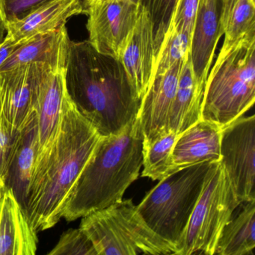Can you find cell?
Listing matches in <instances>:
<instances>
[{
	"mask_svg": "<svg viewBox=\"0 0 255 255\" xmlns=\"http://www.w3.org/2000/svg\"><path fill=\"white\" fill-rule=\"evenodd\" d=\"M65 77L71 101L103 136L136 120L141 101L122 62L99 53L89 41H70Z\"/></svg>",
	"mask_w": 255,
	"mask_h": 255,
	"instance_id": "1",
	"label": "cell"
},
{
	"mask_svg": "<svg viewBox=\"0 0 255 255\" xmlns=\"http://www.w3.org/2000/svg\"><path fill=\"white\" fill-rule=\"evenodd\" d=\"M103 137L68 94L51 153L29 189L27 216L35 232L53 228L62 219L67 200Z\"/></svg>",
	"mask_w": 255,
	"mask_h": 255,
	"instance_id": "2",
	"label": "cell"
},
{
	"mask_svg": "<svg viewBox=\"0 0 255 255\" xmlns=\"http://www.w3.org/2000/svg\"><path fill=\"white\" fill-rule=\"evenodd\" d=\"M143 138L138 117L119 133L103 137L73 188L62 218L72 222L122 201L139 175Z\"/></svg>",
	"mask_w": 255,
	"mask_h": 255,
	"instance_id": "3",
	"label": "cell"
},
{
	"mask_svg": "<svg viewBox=\"0 0 255 255\" xmlns=\"http://www.w3.org/2000/svg\"><path fill=\"white\" fill-rule=\"evenodd\" d=\"M255 101V35L223 42L209 72L201 119L223 129L249 111Z\"/></svg>",
	"mask_w": 255,
	"mask_h": 255,
	"instance_id": "4",
	"label": "cell"
},
{
	"mask_svg": "<svg viewBox=\"0 0 255 255\" xmlns=\"http://www.w3.org/2000/svg\"><path fill=\"white\" fill-rule=\"evenodd\" d=\"M219 161H204L173 171L137 207L146 225L169 243L176 255L206 182Z\"/></svg>",
	"mask_w": 255,
	"mask_h": 255,
	"instance_id": "5",
	"label": "cell"
},
{
	"mask_svg": "<svg viewBox=\"0 0 255 255\" xmlns=\"http://www.w3.org/2000/svg\"><path fill=\"white\" fill-rule=\"evenodd\" d=\"M80 229L98 255H174V249L149 228L132 199L82 217Z\"/></svg>",
	"mask_w": 255,
	"mask_h": 255,
	"instance_id": "6",
	"label": "cell"
},
{
	"mask_svg": "<svg viewBox=\"0 0 255 255\" xmlns=\"http://www.w3.org/2000/svg\"><path fill=\"white\" fill-rule=\"evenodd\" d=\"M240 204L219 161L206 182L176 255H215L224 227Z\"/></svg>",
	"mask_w": 255,
	"mask_h": 255,
	"instance_id": "7",
	"label": "cell"
},
{
	"mask_svg": "<svg viewBox=\"0 0 255 255\" xmlns=\"http://www.w3.org/2000/svg\"><path fill=\"white\" fill-rule=\"evenodd\" d=\"M220 162L240 204L255 201V117L239 118L222 129Z\"/></svg>",
	"mask_w": 255,
	"mask_h": 255,
	"instance_id": "8",
	"label": "cell"
},
{
	"mask_svg": "<svg viewBox=\"0 0 255 255\" xmlns=\"http://www.w3.org/2000/svg\"><path fill=\"white\" fill-rule=\"evenodd\" d=\"M48 68L31 63L0 71V103L14 130L23 132L36 118L38 86Z\"/></svg>",
	"mask_w": 255,
	"mask_h": 255,
	"instance_id": "9",
	"label": "cell"
},
{
	"mask_svg": "<svg viewBox=\"0 0 255 255\" xmlns=\"http://www.w3.org/2000/svg\"><path fill=\"white\" fill-rule=\"evenodd\" d=\"M138 11V2L133 0H106L88 8L89 42L99 53L119 59Z\"/></svg>",
	"mask_w": 255,
	"mask_h": 255,
	"instance_id": "10",
	"label": "cell"
},
{
	"mask_svg": "<svg viewBox=\"0 0 255 255\" xmlns=\"http://www.w3.org/2000/svg\"><path fill=\"white\" fill-rule=\"evenodd\" d=\"M65 75V68H48L38 86L36 101L38 153L32 182L42 171L57 138L64 101L68 95Z\"/></svg>",
	"mask_w": 255,
	"mask_h": 255,
	"instance_id": "11",
	"label": "cell"
},
{
	"mask_svg": "<svg viewBox=\"0 0 255 255\" xmlns=\"http://www.w3.org/2000/svg\"><path fill=\"white\" fill-rule=\"evenodd\" d=\"M119 60L135 95L141 101L153 80L156 51L151 20L139 2L136 22L121 50Z\"/></svg>",
	"mask_w": 255,
	"mask_h": 255,
	"instance_id": "12",
	"label": "cell"
},
{
	"mask_svg": "<svg viewBox=\"0 0 255 255\" xmlns=\"http://www.w3.org/2000/svg\"><path fill=\"white\" fill-rule=\"evenodd\" d=\"M187 59L177 62L166 72L153 77L141 99L138 114L143 139L150 140L170 131L171 109L182 68Z\"/></svg>",
	"mask_w": 255,
	"mask_h": 255,
	"instance_id": "13",
	"label": "cell"
},
{
	"mask_svg": "<svg viewBox=\"0 0 255 255\" xmlns=\"http://www.w3.org/2000/svg\"><path fill=\"white\" fill-rule=\"evenodd\" d=\"M38 233L8 186H0V255H34Z\"/></svg>",
	"mask_w": 255,
	"mask_h": 255,
	"instance_id": "14",
	"label": "cell"
},
{
	"mask_svg": "<svg viewBox=\"0 0 255 255\" xmlns=\"http://www.w3.org/2000/svg\"><path fill=\"white\" fill-rule=\"evenodd\" d=\"M85 13L82 0H51L17 20L5 23L6 36L22 44L41 34L64 27L73 16Z\"/></svg>",
	"mask_w": 255,
	"mask_h": 255,
	"instance_id": "15",
	"label": "cell"
},
{
	"mask_svg": "<svg viewBox=\"0 0 255 255\" xmlns=\"http://www.w3.org/2000/svg\"><path fill=\"white\" fill-rule=\"evenodd\" d=\"M219 0H199L191 41L192 68L198 81L206 84L218 41L222 36L219 25Z\"/></svg>",
	"mask_w": 255,
	"mask_h": 255,
	"instance_id": "16",
	"label": "cell"
},
{
	"mask_svg": "<svg viewBox=\"0 0 255 255\" xmlns=\"http://www.w3.org/2000/svg\"><path fill=\"white\" fill-rule=\"evenodd\" d=\"M222 128L207 121H198L179 134L173 149L174 171L204 161L221 159Z\"/></svg>",
	"mask_w": 255,
	"mask_h": 255,
	"instance_id": "17",
	"label": "cell"
},
{
	"mask_svg": "<svg viewBox=\"0 0 255 255\" xmlns=\"http://www.w3.org/2000/svg\"><path fill=\"white\" fill-rule=\"evenodd\" d=\"M70 40L66 26L41 34L18 47L0 67V71L31 63H43L52 68H65Z\"/></svg>",
	"mask_w": 255,
	"mask_h": 255,
	"instance_id": "18",
	"label": "cell"
},
{
	"mask_svg": "<svg viewBox=\"0 0 255 255\" xmlns=\"http://www.w3.org/2000/svg\"><path fill=\"white\" fill-rule=\"evenodd\" d=\"M204 88L205 84L195 77L189 55L179 78L170 116L169 130L179 135L201 120Z\"/></svg>",
	"mask_w": 255,
	"mask_h": 255,
	"instance_id": "19",
	"label": "cell"
},
{
	"mask_svg": "<svg viewBox=\"0 0 255 255\" xmlns=\"http://www.w3.org/2000/svg\"><path fill=\"white\" fill-rule=\"evenodd\" d=\"M36 118L23 131L21 139L8 168L5 186L11 189L27 215L29 189L38 153Z\"/></svg>",
	"mask_w": 255,
	"mask_h": 255,
	"instance_id": "20",
	"label": "cell"
},
{
	"mask_svg": "<svg viewBox=\"0 0 255 255\" xmlns=\"http://www.w3.org/2000/svg\"><path fill=\"white\" fill-rule=\"evenodd\" d=\"M255 248V201H247L240 213L224 227L215 255H253Z\"/></svg>",
	"mask_w": 255,
	"mask_h": 255,
	"instance_id": "21",
	"label": "cell"
},
{
	"mask_svg": "<svg viewBox=\"0 0 255 255\" xmlns=\"http://www.w3.org/2000/svg\"><path fill=\"white\" fill-rule=\"evenodd\" d=\"M220 32L224 43L231 44L246 35H255L254 0H220Z\"/></svg>",
	"mask_w": 255,
	"mask_h": 255,
	"instance_id": "22",
	"label": "cell"
},
{
	"mask_svg": "<svg viewBox=\"0 0 255 255\" xmlns=\"http://www.w3.org/2000/svg\"><path fill=\"white\" fill-rule=\"evenodd\" d=\"M177 136L170 130L152 139H143L142 177L160 180L174 171L172 153Z\"/></svg>",
	"mask_w": 255,
	"mask_h": 255,
	"instance_id": "23",
	"label": "cell"
},
{
	"mask_svg": "<svg viewBox=\"0 0 255 255\" xmlns=\"http://www.w3.org/2000/svg\"><path fill=\"white\" fill-rule=\"evenodd\" d=\"M191 41L192 38L177 32L174 25L170 23L156 56L153 77L164 74L174 64L187 59L190 52Z\"/></svg>",
	"mask_w": 255,
	"mask_h": 255,
	"instance_id": "24",
	"label": "cell"
},
{
	"mask_svg": "<svg viewBox=\"0 0 255 255\" xmlns=\"http://www.w3.org/2000/svg\"><path fill=\"white\" fill-rule=\"evenodd\" d=\"M145 8L153 26L156 56L169 28L177 0H138Z\"/></svg>",
	"mask_w": 255,
	"mask_h": 255,
	"instance_id": "25",
	"label": "cell"
},
{
	"mask_svg": "<svg viewBox=\"0 0 255 255\" xmlns=\"http://www.w3.org/2000/svg\"><path fill=\"white\" fill-rule=\"evenodd\" d=\"M23 132L14 130L0 103V186H5L8 168L15 154Z\"/></svg>",
	"mask_w": 255,
	"mask_h": 255,
	"instance_id": "26",
	"label": "cell"
},
{
	"mask_svg": "<svg viewBox=\"0 0 255 255\" xmlns=\"http://www.w3.org/2000/svg\"><path fill=\"white\" fill-rule=\"evenodd\" d=\"M50 255H98L89 237L78 229H68L61 236Z\"/></svg>",
	"mask_w": 255,
	"mask_h": 255,
	"instance_id": "27",
	"label": "cell"
},
{
	"mask_svg": "<svg viewBox=\"0 0 255 255\" xmlns=\"http://www.w3.org/2000/svg\"><path fill=\"white\" fill-rule=\"evenodd\" d=\"M199 0H177L171 23L177 32L192 37Z\"/></svg>",
	"mask_w": 255,
	"mask_h": 255,
	"instance_id": "28",
	"label": "cell"
},
{
	"mask_svg": "<svg viewBox=\"0 0 255 255\" xmlns=\"http://www.w3.org/2000/svg\"><path fill=\"white\" fill-rule=\"evenodd\" d=\"M51 0H0V13L5 23L27 15Z\"/></svg>",
	"mask_w": 255,
	"mask_h": 255,
	"instance_id": "29",
	"label": "cell"
},
{
	"mask_svg": "<svg viewBox=\"0 0 255 255\" xmlns=\"http://www.w3.org/2000/svg\"><path fill=\"white\" fill-rule=\"evenodd\" d=\"M18 46L19 44H16L14 41L5 35V39L2 41V44H0V67Z\"/></svg>",
	"mask_w": 255,
	"mask_h": 255,
	"instance_id": "30",
	"label": "cell"
},
{
	"mask_svg": "<svg viewBox=\"0 0 255 255\" xmlns=\"http://www.w3.org/2000/svg\"><path fill=\"white\" fill-rule=\"evenodd\" d=\"M6 25L2 18L1 13H0V44H2V41L5 39L6 35Z\"/></svg>",
	"mask_w": 255,
	"mask_h": 255,
	"instance_id": "31",
	"label": "cell"
},
{
	"mask_svg": "<svg viewBox=\"0 0 255 255\" xmlns=\"http://www.w3.org/2000/svg\"><path fill=\"white\" fill-rule=\"evenodd\" d=\"M104 1H106V0H82L85 8V13H86V9H88V8L94 6V5H98V4L101 3Z\"/></svg>",
	"mask_w": 255,
	"mask_h": 255,
	"instance_id": "32",
	"label": "cell"
},
{
	"mask_svg": "<svg viewBox=\"0 0 255 255\" xmlns=\"http://www.w3.org/2000/svg\"><path fill=\"white\" fill-rule=\"evenodd\" d=\"M133 1H135V2H138V0H133Z\"/></svg>",
	"mask_w": 255,
	"mask_h": 255,
	"instance_id": "33",
	"label": "cell"
}]
</instances>
